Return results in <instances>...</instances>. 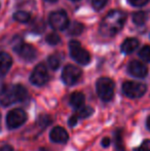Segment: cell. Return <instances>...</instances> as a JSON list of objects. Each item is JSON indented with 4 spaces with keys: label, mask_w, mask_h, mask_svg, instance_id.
<instances>
[{
    "label": "cell",
    "mask_w": 150,
    "mask_h": 151,
    "mask_svg": "<svg viewBox=\"0 0 150 151\" xmlns=\"http://www.w3.org/2000/svg\"><path fill=\"white\" fill-rule=\"evenodd\" d=\"M50 25L55 30H64L69 25L68 16L63 10L52 12L50 16Z\"/></svg>",
    "instance_id": "9"
},
{
    "label": "cell",
    "mask_w": 150,
    "mask_h": 151,
    "mask_svg": "<svg viewBox=\"0 0 150 151\" xmlns=\"http://www.w3.org/2000/svg\"><path fill=\"white\" fill-rule=\"evenodd\" d=\"M45 1H48V2H56L57 0H45Z\"/></svg>",
    "instance_id": "33"
},
{
    "label": "cell",
    "mask_w": 150,
    "mask_h": 151,
    "mask_svg": "<svg viewBox=\"0 0 150 151\" xmlns=\"http://www.w3.org/2000/svg\"><path fill=\"white\" fill-rule=\"evenodd\" d=\"M97 93L100 99L104 102H109L112 100L114 96V82L108 77H102L98 79L96 84Z\"/></svg>",
    "instance_id": "3"
},
{
    "label": "cell",
    "mask_w": 150,
    "mask_h": 151,
    "mask_svg": "<svg viewBox=\"0 0 150 151\" xmlns=\"http://www.w3.org/2000/svg\"><path fill=\"white\" fill-rule=\"evenodd\" d=\"M84 101H85V98H84V95L80 91H75V93H71L70 99H69V103L72 106L73 108L77 109V108L83 106Z\"/></svg>",
    "instance_id": "14"
},
{
    "label": "cell",
    "mask_w": 150,
    "mask_h": 151,
    "mask_svg": "<svg viewBox=\"0 0 150 151\" xmlns=\"http://www.w3.org/2000/svg\"><path fill=\"white\" fill-rule=\"evenodd\" d=\"M11 57L6 52H0V76H3L9 71L11 67Z\"/></svg>",
    "instance_id": "13"
},
{
    "label": "cell",
    "mask_w": 150,
    "mask_h": 151,
    "mask_svg": "<svg viewBox=\"0 0 150 151\" xmlns=\"http://www.w3.org/2000/svg\"><path fill=\"white\" fill-rule=\"evenodd\" d=\"M78 119H79V118L77 117V115H76V114H74V115L71 116V117L69 118V120H68L69 127H75V125L77 124V122H78Z\"/></svg>",
    "instance_id": "28"
},
{
    "label": "cell",
    "mask_w": 150,
    "mask_h": 151,
    "mask_svg": "<svg viewBox=\"0 0 150 151\" xmlns=\"http://www.w3.org/2000/svg\"><path fill=\"white\" fill-rule=\"evenodd\" d=\"M147 91L146 84L137 81H126L122 84V93L124 96L132 99L141 98Z\"/></svg>",
    "instance_id": "4"
},
{
    "label": "cell",
    "mask_w": 150,
    "mask_h": 151,
    "mask_svg": "<svg viewBox=\"0 0 150 151\" xmlns=\"http://www.w3.org/2000/svg\"><path fill=\"white\" fill-rule=\"evenodd\" d=\"M82 75L81 70L74 65H67L63 69L62 80L67 86H73L80 79Z\"/></svg>",
    "instance_id": "7"
},
{
    "label": "cell",
    "mask_w": 150,
    "mask_h": 151,
    "mask_svg": "<svg viewBox=\"0 0 150 151\" xmlns=\"http://www.w3.org/2000/svg\"><path fill=\"white\" fill-rule=\"evenodd\" d=\"M132 5L134 6H143L149 1V0H128Z\"/></svg>",
    "instance_id": "27"
},
{
    "label": "cell",
    "mask_w": 150,
    "mask_h": 151,
    "mask_svg": "<svg viewBox=\"0 0 150 151\" xmlns=\"http://www.w3.org/2000/svg\"><path fill=\"white\" fill-rule=\"evenodd\" d=\"M60 36L56 33H50L46 36V41L50 45H56V44H58L60 42Z\"/></svg>",
    "instance_id": "23"
},
{
    "label": "cell",
    "mask_w": 150,
    "mask_h": 151,
    "mask_svg": "<svg viewBox=\"0 0 150 151\" xmlns=\"http://www.w3.org/2000/svg\"><path fill=\"white\" fill-rule=\"evenodd\" d=\"M50 140L54 143L58 144H65L68 142L69 140V135L67 133V131L65 129H63L62 127H55L54 129L50 131Z\"/></svg>",
    "instance_id": "12"
},
{
    "label": "cell",
    "mask_w": 150,
    "mask_h": 151,
    "mask_svg": "<svg viewBox=\"0 0 150 151\" xmlns=\"http://www.w3.org/2000/svg\"><path fill=\"white\" fill-rule=\"evenodd\" d=\"M110 139L109 138H104V139L102 140V142H101V144H102L103 147H108L109 145H110Z\"/></svg>",
    "instance_id": "29"
},
{
    "label": "cell",
    "mask_w": 150,
    "mask_h": 151,
    "mask_svg": "<svg viewBox=\"0 0 150 151\" xmlns=\"http://www.w3.org/2000/svg\"><path fill=\"white\" fill-rule=\"evenodd\" d=\"M126 20V12L121 10H112L101 23L100 32L103 36H113L121 30Z\"/></svg>",
    "instance_id": "1"
},
{
    "label": "cell",
    "mask_w": 150,
    "mask_h": 151,
    "mask_svg": "<svg viewBox=\"0 0 150 151\" xmlns=\"http://www.w3.org/2000/svg\"><path fill=\"white\" fill-rule=\"evenodd\" d=\"M146 14L143 12H135L133 14V21L136 25H143L146 21Z\"/></svg>",
    "instance_id": "21"
},
{
    "label": "cell",
    "mask_w": 150,
    "mask_h": 151,
    "mask_svg": "<svg viewBox=\"0 0 150 151\" xmlns=\"http://www.w3.org/2000/svg\"><path fill=\"white\" fill-rule=\"evenodd\" d=\"M14 50H16L17 54L22 59H24L25 61H33L37 56V50H35L32 45L23 43V42L19 43L18 45L14 47Z\"/></svg>",
    "instance_id": "10"
},
{
    "label": "cell",
    "mask_w": 150,
    "mask_h": 151,
    "mask_svg": "<svg viewBox=\"0 0 150 151\" xmlns=\"http://www.w3.org/2000/svg\"><path fill=\"white\" fill-rule=\"evenodd\" d=\"M139 56H140V58L142 60L150 63V46L149 45L143 46L140 52H139Z\"/></svg>",
    "instance_id": "22"
},
{
    "label": "cell",
    "mask_w": 150,
    "mask_h": 151,
    "mask_svg": "<svg viewBox=\"0 0 150 151\" xmlns=\"http://www.w3.org/2000/svg\"><path fill=\"white\" fill-rule=\"evenodd\" d=\"M48 72L44 64H38L30 76V81L34 86H42L48 81Z\"/></svg>",
    "instance_id": "8"
},
{
    "label": "cell",
    "mask_w": 150,
    "mask_h": 151,
    "mask_svg": "<svg viewBox=\"0 0 150 151\" xmlns=\"http://www.w3.org/2000/svg\"><path fill=\"white\" fill-rule=\"evenodd\" d=\"M27 120V114L23 109L17 108L11 111L6 116V125L8 129H14L23 125Z\"/></svg>",
    "instance_id": "6"
},
{
    "label": "cell",
    "mask_w": 150,
    "mask_h": 151,
    "mask_svg": "<svg viewBox=\"0 0 150 151\" xmlns=\"http://www.w3.org/2000/svg\"><path fill=\"white\" fill-rule=\"evenodd\" d=\"M0 151H12V147L10 145H3L0 147Z\"/></svg>",
    "instance_id": "30"
},
{
    "label": "cell",
    "mask_w": 150,
    "mask_h": 151,
    "mask_svg": "<svg viewBox=\"0 0 150 151\" xmlns=\"http://www.w3.org/2000/svg\"><path fill=\"white\" fill-rule=\"evenodd\" d=\"M146 125H147V129L150 131V116L147 118V121H146Z\"/></svg>",
    "instance_id": "31"
},
{
    "label": "cell",
    "mask_w": 150,
    "mask_h": 151,
    "mask_svg": "<svg viewBox=\"0 0 150 151\" xmlns=\"http://www.w3.org/2000/svg\"><path fill=\"white\" fill-rule=\"evenodd\" d=\"M70 55L74 60L80 65H88L90 61V56L88 50L81 46V44L76 40H72L69 43Z\"/></svg>",
    "instance_id": "5"
},
{
    "label": "cell",
    "mask_w": 150,
    "mask_h": 151,
    "mask_svg": "<svg viewBox=\"0 0 150 151\" xmlns=\"http://www.w3.org/2000/svg\"><path fill=\"white\" fill-rule=\"evenodd\" d=\"M107 1H108V0H92L93 7L96 10H100L101 8H103L106 5Z\"/></svg>",
    "instance_id": "24"
},
{
    "label": "cell",
    "mask_w": 150,
    "mask_h": 151,
    "mask_svg": "<svg viewBox=\"0 0 150 151\" xmlns=\"http://www.w3.org/2000/svg\"><path fill=\"white\" fill-rule=\"evenodd\" d=\"M38 151H52L50 149H47V148H40Z\"/></svg>",
    "instance_id": "32"
},
{
    "label": "cell",
    "mask_w": 150,
    "mask_h": 151,
    "mask_svg": "<svg viewBox=\"0 0 150 151\" xmlns=\"http://www.w3.org/2000/svg\"><path fill=\"white\" fill-rule=\"evenodd\" d=\"M69 27V34L70 35H80L83 31V26L82 24L77 22L72 23L71 25H68Z\"/></svg>",
    "instance_id": "18"
},
{
    "label": "cell",
    "mask_w": 150,
    "mask_h": 151,
    "mask_svg": "<svg viewBox=\"0 0 150 151\" xmlns=\"http://www.w3.org/2000/svg\"><path fill=\"white\" fill-rule=\"evenodd\" d=\"M72 1H77V0H72Z\"/></svg>",
    "instance_id": "34"
},
{
    "label": "cell",
    "mask_w": 150,
    "mask_h": 151,
    "mask_svg": "<svg viewBox=\"0 0 150 151\" xmlns=\"http://www.w3.org/2000/svg\"><path fill=\"white\" fill-rule=\"evenodd\" d=\"M134 151H150V140H145L139 147L135 148Z\"/></svg>",
    "instance_id": "25"
},
{
    "label": "cell",
    "mask_w": 150,
    "mask_h": 151,
    "mask_svg": "<svg viewBox=\"0 0 150 151\" xmlns=\"http://www.w3.org/2000/svg\"><path fill=\"white\" fill-rule=\"evenodd\" d=\"M128 71L134 77H138V78H143L147 75L148 73V69L147 67L144 65L143 63L139 61H132L128 64Z\"/></svg>",
    "instance_id": "11"
},
{
    "label": "cell",
    "mask_w": 150,
    "mask_h": 151,
    "mask_svg": "<svg viewBox=\"0 0 150 151\" xmlns=\"http://www.w3.org/2000/svg\"><path fill=\"white\" fill-rule=\"evenodd\" d=\"M48 65L52 70H57L61 65V58L58 55H52L48 58Z\"/></svg>",
    "instance_id": "20"
},
{
    "label": "cell",
    "mask_w": 150,
    "mask_h": 151,
    "mask_svg": "<svg viewBox=\"0 0 150 151\" xmlns=\"http://www.w3.org/2000/svg\"><path fill=\"white\" fill-rule=\"evenodd\" d=\"M14 20L20 23H27L30 21L31 16H30V14H28V12H18L14 14Z\"/></svg>",
    "instance_id": "19"
},
{
    "label": "cell",
    "mask_w": 150,
    "mask_h": 151,
    "mask_svg": "<svg viewBox=\"0 0 150 151\" xmlns=\"http://www.w3.org/2000/svg\"><path fill=\"white\" fill-rule=\"evenodd\" d=\"M114 142H115L116 149L118 151H126L123 141H122V131L120 129H116L115 133H114Z\"/></svg>",
    "instance_id": "17"
},
{
    "label": "cell",
    "mask_w": 150,
    "mask_h": 151,
    "mask_svg": "<svg viewBox=\"0 0 150 151\" xmlns=\"http://www.w3.org/2000/svg\"><path fill=\"white\" fill-rule=\"evenodd\" d=\"M139 45V41L135 38H128L121 44V50L124 54H132Z\"/></svg>",
    "instance_id": "15"
},
{
    "label": "cell",
    "mask_w": 150,
    "mask_h": 151,
    "mask_svg": "<svg viewBox=\"0 0 150 151\" xmlns=\"http://www.w3.org/2000/svg\"><path fill=\"white\" fill-rule=\"evenodd\" d=\"M38 123L45 127L46 125H48L50 123V118L47 115H41L39 117V119H38Z\"/></svg>",
    "instance_id": "26"
},
{
    "label": "cell",
    "mask_w": 150,
    "mask_h": 151,
    "mask_svg": "<svg viewBox=\"0 0 150 151\" xmlns=\"http://www.w3.org/2000/svg\"><path fill=\"white\" fill-rule=\"evenodd\" d=\"M28 99V91L21 84L4 86L0 90V103L9 106L17 102H24Z\"/></svg>",
    "instance_id": "2"
},
{
    "label": "cell",
    "mask_w": 150,
    "mask_h": 151,
    "mask_svg": "<svg viewBox=\"0 0 150 151\" xmlns=\"http://www.w3.org/2000/svg\"><path fill=\"white\" fill-rule=\"evenodd\" d=\"M77 111H76V115L78 118H88L94 113V109L90 106H81V107L77 108Z\"/></svg>",
    "instance_id": "16"
}]
</instances>
